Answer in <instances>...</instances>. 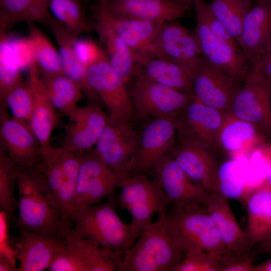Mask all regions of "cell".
<instances>
[{"mask_svg": "<svg viewBox=\"0 0 271 271\" xmlns=\"http://www.w3.org/2000/svg\"><path fill=\"white\" fill-rule=\"evenodd\" d=\"M219 251H207L194 247L185 251L182 260L172 271H219L221 255Z\"/></svg>", "mask_w": 271, "mask_h": 271, "instance_id": "obj_41", "label": "cell"}, {"mask_svg": "<svg viewBox=\"0 0 271 271\" xmlns=\"http://www.w3.org/2000/svg\"><path fill=\"white\" fill-rule=\"evenodd\" d=\"M254 255L251 251L243 254L227 252L221 255L219 271H252Z\"/></svg>", "mask_w": 271, "mask_h": 271, "instance_id": "obj_46", "label": "cell"}, {"mask_svg": "<svg viewBox=\"0 0 271 271\" xmlns=\"http://www.w3.org/2000/svg\"><path fill=\"white\" fill-rule=\"evenodd\" d=\"M51 15L67 31L75 37L93 30L88 22L81 0H50Z\"/></svg>", "mask_w": 271, "mask_h": 271, "instance_id": "obj_34", "label": "cell"}, {"mask_svg": "<svg viewBox=\"0 0 271 271\" xmlns=\"http://www.w3.org/2000/svg\"><path fill=\"white\" fill-rule=\"evenodd\" d=\"M45 25L50 30L57 43L63 73L79 86L88 104L99 105L101 102L87 81V68L79 60L76 51L75 41L78 37L72 35L51 14Z\"/></svg>", "mask_w": 271, "mask_h": 271, "instance_id": "obj_23", "label": "cell"}, {"mask_svg": "<svg viewBox=\"0 0 271 271\" xmlns=\"http://www.w3.org/2000/svg\"><path fill=\"white\" fill-rule=\"evenodd\" d=\"M268 51L271 52V34L270 35V37L268 41L267 48H266V51L265 52H268Z\"/></svg>", "mask_w": 271, "mask_h": 271, "instance_id": "obj_54", "label": "cell"}, {"mask_svg": "<svg viewBox=\"0 0 271 271\" xmlns=\"http://www.w3.org/2000/svg\"><path fill=\"white\" fill-rule=\"evenodd\" d=\"M95 10L93 30L97 33L100 46L106 52L110 65L127 84L137 74L135 55L114 30L98 1Z\"/></svg>", "mask_w": 271, "mask_h": 271, "instance_id": "obj_19", "label": "cell"}, {"mask_svg": "<svg viewBox=\"0 0 271 271\" xmlns=\"http://www.w3.org/2000/svg\"><path fill=\"white\" fill-rule=\"evenodd\" d=\"M40 75L49 98L57 111L68 116L77 107L78 102L83 96V93L80 88L63 73H40Z\"/></svg>", "mask_w": 271, "mask_h": 271, "instance_id": "obj_32", "label": "cell"}, {"mask_svg": "<svg viewBox=\"0 0 271 271\" xmlns=\"http://www.w3.org/2000/svg\"><path fill=\"white\" fill-rule=\"evenodd\" d=\"M113 16L165 23L185 16L188 8L170 0H107Z\"/></svg>", "mask_w": 271, "mask_h": 271, "instance_id": "obj_21", "label": "cell"}, {"mask_svg": "<svg viewBox=\"0 0 271 271\" xmlns=\"http://www.w3.org/2000/svg\"><path fill=\"white\" fill-rule=\"evenodd\" d=\"M0 271H18L11 258L3 252L0 255Z\"/></svg>", "mask_w": 271, "mask_h": 271, "instance_id": "obj_49", "label": "cell"}, {"mask_svg": "<svg viewBox=\"0 0 271 271\" xmlns=\"http://www.w3.org/2000/svg\"><path fill=\"white\" fill-rule=\"evenodd\" d=\"M27 83L33 99V110L29 125L41 145L50 143L53 130L60 124L57 111L48 96L35 61L29 68Z\"/></svg>", "mask_w": 271, "mask_h": 271, "instance_id": "obj_24", "label": "cell"}, {"mask_svg": "<svg viewBox=\"0 0 271 271\" xmlns=\"http://www.w3.org/2000/svg\"><path fill=\"white\" fill-rule=\"evenodd\" d=\"M176 143V119L153 117L139 134L138 151L130 175L149 172L159 160L171 154Z\"/></svg>", "mask_w": 271, "mask_h": 271, "instance_id": "obj_14", "label": "cell"}, {"mask_svg": "<svg viewBox=\"0 0 271 271\" xmlns=\"http://www.w3.org/2000/svg\"><path fill=\"white\" fill-rule=\"evenodd\" d=\"M129 94L133 106V118L136 119L162 117L176 119L192 97V94L139 76L136 77Z\"/></svg>", "mask_w": 271, "mask_h": 271, "instance_id": "obj_6", "label": "cell"}, {"mask_svg": "<svg viewBox=\"0 0 271 271\" xmlns=\"http://www.w3.org/2000/svg\"><path fill=\"white\" fill-rule=\"evenodd\" d=\"M127 176L111 171L97 156L94 149L86 151L80 167L74 211L100 203L119 188Z\"/></svg>", "mask_w": 271, "mask_h": 271, "instance_id": "obj_10", "label": "cell"}, {"mask_svg": "<svg viewBox=\"0 0 271 271\" xmlns=\"http://www.w3.org/2000/svg\"><path fill=\"white\" fill-rule=\"evenodd\" d=\"M188 31L176 21L164 23L150 57L166 58L180 66L182 42Z\"/></svg>", "mask_w": 271, "mask_h": 271, "instance_id": "obj_37", "label": "cell"}, {"mask_svg": "<svg viewBox=\"0 0 271 271\" xmlns=\"http://www.w3.org/2000/svg\"><path fill=\"white\" fill-rule=\"evenodd\" d=\"M19 205L15 225L49 237L66 238L71 232L51 202L47 180L32 179L18 187Z\"/></svg>", "mask_w": 271, "mask_h": 271, "instance_id": "obj_3", "label": "cell"}, {"mask_svg": "<svg viewBox=\"0 0 271 271\" xmlns=\"http://www.w3.org/2000/svg\"><path fill=\"white\" fill-rule=\"evenodd\" d=\"M149 172L162 190L170 206H207L208 192L193 181L170 154L159 160Z\"/></svg>", "mask_w": 271, "mask_h": 271, "instance_id": "obj_11", "label": "cell"}, {"mask_svg": "<svg viewBox=\"0 0 271 271\" xmlns=\"http://www.w3.org/2000/svg\"><path fill=\"white\" fill-rule=\"evenodd\" d=\"M225 114L200 102L192 95L176 119V139L198 141L214 148Z\"/></svg>", "mask_w": 271, "mask_h": 271, "instance_id": "obj_18", "label": "cell"}, {"mask_svg": "<svg viewBox=\"0 0 271 271\" xmlns=\"http://www.w3.org/2000/svg\"><path fill=\"white\" fill-rule=\"evenodd\" d=\"M247 179L246 169L240 161L232 159L224 161L218 170V192L228 199L243 200L250 192Z\"/></svg>", "mask_w": 271, "mask_h": 271, "instance_id": "obj_36", "label": "cell"}, {"mask_svg": "<svg viewBox=\"0 0 271 271\" xmlns=\"http://www.w3.org/2000/svg\"><path fill=\"white\" fill-rule=\"evenodd\" d=\"M170 155L193 181L208 192H218L220 163L213 147L196 140L176 139V145Z\"/></svg>", "mask_w": 271, "mask_h": 271, "instance_id": "obj_12", "label": "cell"}, {"mask_svg": "<svg viewBox=\"0 0 271 271\" xmlns=\"http://www.w3.org/2000/svg\"><path fill=\"white\" fill-rule=\"evenodd\" d=\"M117 208L116 194L113 192L102 203L75 210L72 215L73 226L70 233L95 240L104 247L123 254L142 232L130 223L121 219L117 213Z\"/></svg>", "mask_w": 271, "mask_h": 271, "instance_id": "obj_2", "label": "cell"}, {"mask_svg": "<svg viewBox=\"0 0 271 271\" xmlns=\"http://www.w3.org/2000/svg\"><path fill=\"white\" fill-rule=\"evenodd\" d=\"M0 101V150L18 167L37 166L41 160V144L27 122L10 116Z\"/></svg>", "mask_w": 271, "mask_h": 271, "instance_id": "obj_13", "label": "cell"}, {"mask_svg": "<svg viewBox=\"0 0 271 271\" xmlns=\"http://www.w3.org/2000/svg\"><path fill=\"white\" fill-rule=\"evenodd\" d=\"M87 79L107 108L111 120L126 122L133 118V106L126 84L110 65L108 56L87 68Z\"/></svg>", "mask_w": 271, "mask_h": 271, "instance_id": "obj_7", "label": "cell"}, {"mask_svg": "<svg viewBox=\"0 0 271 271\" xmlns=\"http://www.w3.org/2000/svg\"><path fill=\"white\" fill-rule=\"evenodd\" d=\"M203 60V57L194 33L188 31L182 42L180 66L192 78Z\"/></svg>", "mask_w": 271, "mask_h": 271, "instance_id": "obj_44", "label": "cell"}, {"mask_svg": "<svg viewBox=\"0 0 271 271\" xmlns=\"http://www.w3.org/2000/svg\"><path fill=\"white\" fill-rule=\"evenodd\" d=\"M75 49L79 60L86 68L107 56L103 48L89 38L78 37Z\"/></svg>", "mask_w": 271, "mask_h": 271, "instance_id": "obj_45", "label": "cell"}, {"mask_svg": "<svg viewBox=\"0 0 271 271\" xmlns=\"http://www.w3.org/2000/svg\"></svg>", "mask_w": 271, "mask_h": 271, "instance_id": "obj_55", "label": "cell"}, {"mask_svg": "<svg viewBox=\"0 0 271 271\" xmlns=\"http://www.w3.org/2000/svg\"><path fill=\"white\" fill-rule=\"evenodd\" d=\"M192 95L204 104L223 112L230 111L240 82L203 58L192 78Z\"/></svg>", "mask_w": 271, "mask_h": 271, "instance_id": "obj_15", "label": "cell"}, {"mask_svg": "<svg viewBox=\"0 0 271 271\" xmlns=\"http://www.w3.org/2000/svg\"><path fill=\"white\" fill-rule=\"evenodd\" d=\"M243 200L247 215L245 232L253 248L271 234V186L265 181Z\"/></svg>", "mask_w": 271, "mask_h": 271, "instance_id": "obj_27", "label": "cell"}, {"mask_svg": "<svg viewBox=\"0 0 271 271\" xmlns=\"http://www.w3.org/2000/svg\"><path fill=\"white\" fill-rule=\"evenodd\" d=\"M9 108L12 116L29 123L33 110V99L27 82L24 81L9 91L0 99Z\"/></svg>", "mask_w": 271, "mask_h": 271, "instance_id": "obj_42", "label": "cell"}, {"mask_svg": "<svg viewBox=\"0 0 271 271\" xmlns=\"http://www.w3.org/2000/svg\"><path fill=\"white\" fill-rule=\"evenodd\" d=\"M27 24L28 38L32 45L35 61L40 73L46 74L63 73L59 51L35 23L29 22Z\"/></svg>", "mask_w": 271, "mask_h": 271, "instance_id": "obj_33", "label": "cell"}, {"mask_svg": "<svg viewBox=\"0 0 271 271\" xmlns=\"http://www.w3.org/2000/svg\"><path fill=\"white\" fill-rule=\"evenodd\" d=\"M168 213L176 238L185 251L194 247L222 253L229 251L207 211V206L171 207Z\"/></svg>", "mask_w": 271, "mask_h": 271, "instance_id": "obj_4", "label": "cell"}, {"mask_svg": "<svg viewBox=\"0 0 271 271\" xmlns=\"http://www.w3.org/2000/svg\"><path fill=\"white\" fill-rule=\"evenodd\" d=\"M129 122H114L109 118L94 149L97 156L113 172L130 175L139 145V133Z\"/></svg>", "mask_w": 271, "mask_h": 271, "instance_id": "obj_9", "label": "cell"}, {"mask_svg": "<svg viewBox=\"0 0 271 271\" xmlns=\"http://www.w3.org/2000/svg\"><path fill=\"white\" fill-rule=\"evenodd\" d=\"M261 133L252 124L239 119L230 112L225 114L217 134L214 149L233 156L252 144L261 140Z\"/></svg>", "mask_w": 271, "mask_h": 271, "instance_id": "obj_29", "label": "cell"}, {"mask_svg": "<svg viewBox=\"0 0 271 271\" xmlns=\"http://www.w3.org/2000/svg\"><path fill=\"white\" fill-rule=\"evenodd\" d=\"M207 210L229 252L243 254L252 251V247L239 226L227 197L218 192H209Z\"/></svg>", "mask_w": 271, "mask_h": 271, "instance_id": "obj_22", "label": "cell"}, {"mask_svg": "<svg viewBox=\"0 0 271 271\" xmlns=\"http://www.w3.org/2000/svg\"><path fill=\"white\" fill-rule=\"evenodd\" d=\"M184 254L175 236L168 209L165 210L122 254L119 271H172Z\"/></svg>", "mask_w": 271, "mask_h": 271, "instance_id": "obj_1", "label": "cell"}, {"mask_svg": "<svg viewBox=\"0 0 271 271\" xmlns=\"http://www.w3.org/2000/svg\"><path fill=\"white\" fill-rule=\"evenodd\" d=\"M64 126L65 134L60 147L82 156L96 145L109 116L98 105L88 104L77 107L67 116Z\"/></svg>", "mask_w": 271, "mask_h": 271, "instance_id": "obj_16", "label": "cell"}, {"mask_svg": "<svg viewBox=\"0 0 271 271\" xmlns=\"http://www.w3.org/2000/svg\"><path fill=\"white\" fill-rule=\"evenodd\" d=\"M192 5L194 7L196 16L200 17L203 20L214 36L233 48L241 50L237 41L214 15L209 4L203 0H193Z\"/></svg>", "mask_w": 271, "mask_h": 271, "instance_id": "obj_43", "label": "cell"}, {"mask_svg": "<svg viewBox=\"0 0 271 271\" xmlns=\"http://www.w3.org/2000/svg\"><path fill=\"white\" fill-rule=\"evenodd\" d=\"M112 27L136 58L150 57L164 23L117 17L108 11L107 0H98Z\"/></svg>", "mask_w": 271, "mask_h": 271, "instance_id": "obj_26", "label": "cell"}, {"mask_svg": "<svg viewBox=\"0 0 271 271\" xmlns=\"http://www.w3.org/2000/svg\"><path fill=\"white\" fill-rule=\"evenodd\" d=\"M251 71L260 74L271 82V52L263 54L252 65Z\"/></svg>", "mask_w": 271, "mask_h": 271, "instance_id": "obj_48", "label": "cell"}, {"mask_svg": "<svg viewBox=\"0 0 271 271\" xmlns=\"http://www.w3.org/2000/svg\"><path fill=\"white\" fill-rule=\"evenodd\" d=\"M255 252L256 253H271V234L256 244Z\"/></svg>", "mask_w": 271, "mask_h": 271, "instance_id": "obj_50", "label": "cell"}, {"mask_svg": "<svg viewBox=\"0 0 271 271\" xmlns=\"http://www.w3.org/2000/svg\"><path fill=\"white\" fill-rule=\"evenodd\" d=\"M265 182L271 186V162H270L266 176Z\"/></svg>", "mask_w": 271, "mask_h": 271, "instance_id": "obj_53", "label": "cell"}, {"mask_svg": "<svg viewBox=\"0 0 271 271\" xmlns=\"http://www.w3.org/2000/svg\"><path fill=\"white\" fill-rule=\"evenodd\" d=\"M20 238L18 245V271L48 269L65 242V237H49L26 229L18 228Z\"/></svg>", "mask_w": 271, "mask_h": 271, "instance_id": "obj_25", "label": "cell"}, {"mask_svg": "<svg viewBox=\"0 0 271 271\" xmlns=\"http://www.w3.org/2000/svg\"><path fill=\"white\" fill-rule=\"evenodd\" d=\"M37 166L46 177L50 189L52 203L57 209V194L63 180L59 148H55L50 143L41 145V160Z\"/></svg>", "mask_w": 271, "mask_h": 271, "instance_id": "obj_40", "label": "cell"}, {"mask_svg": "<svg viewBox=\"0 0 271 271\" xmlns=\"http://www.w3.org/2000/svg\"><path fill=\"white\" fill-rule=\"evenodd\" d=\"M196 19L193 33L203 57L238 82H243L249 72V62L243 51L214 36L200 17L196 16Z\"/></svg>", "mask_w": 271, "mask_h": 271, "instance_id": "obj_17", "label": "cell"}, {"mask_svg": "<svg viewBox=\"0 0 271 271\" xmlns=\"http://www.w3.org/2000/svg\"><path fill=\"white\" fill-rule=\"evenodd\" d=\"M18 171L16 163L0 150V209L9 224L13 222L19 205L15 195Z\"/></svg>", "mask_w": 271, "mask_h": 271, "instance_id": "obj_35", "label": "cell"}, {"mask_svg": "<svg viewBox=\"0 0 271 271\" xmlns=\"http://www.w3.org/2000/svg\"><path fill=\"white\" fill-rule=\"evenodd\" d=\"M252 271H271V257L257 264H254Z\"/></svg>", "mask_w": 271, "mask_h": 271, "instance_id": "obj_51", "label": "cell"}, {"mask_svg": "<svg viewBox=\"0 0 271 271\" xmlns=\"http://www.w3.org/2000/svg\"><path fill=\"white\" fill-rule=\"evenodd\" d=\"M59 149L63 180L57 194L56 207L63 223L72 230L73 226L72 215L83 155L70 152L61 147Z\"/></svg>", "mask_w": 271, "mask_h": 271, "instance_id": "obj_30", "label": "cell"}, {"mask_svg": "<svg viewBox=\"0 0 271 271\" xmlns=\"http://www.w3.org/2000/svg\"><path fill=\"white\" fill-rule=\"evenodd\" d=\"M214 15L239 44L243 22L250 9V0H211L209 4Z\"/></svg>", "mask_w": 271, "mask_h": 271, "instance_id": "obj_38", "label": "cell"}, {"mask_svg": "<svg viewBox=\"0 0 271 271\" xmlns=\"http://www.w3.org/2000/svg\"><path fill=\"white\" fill-rule=\"evenodd\" d=\"M137 74L150 81L192 94V80L178 64L166 58L141 57L136 58Z\"/></svg>", "mask_w": 271, "mask_h": 271, "instance_id": "obj_28", "label": "cell"}, {"mask_svg": "<svg viewBox=\"0 0 271 271\" xmlns=\"http://www.w3.org/2000/svg\"><path fill=\"white\" fill-rule=\"evenodd\" d=\"M176 3L182 5L186 7L189 8L192 5L193 0H170Z\"/></svg>", "mask_w": 271, "mask_h": 271, "instance_id": "obj_52", "label": "cell"}, {"mask_svg": "<svg viewBox=\"0 0 271 271\" xmlns=\"http://www.w3.org/2000/svg\"><path fill=\"white\" fill-rule=\"evenodd\" d=\"M13 53L20 69L30 68L35 62L32 45L27 38L9 37Z\"/></svg>", "mask_w": 271, "mask_h": 271, "instance_id": "obj_47", "label": "cell"}, {"mask_svg": "<svg viewBox=\"0 0 271 271\" xmlns=\"http://www.w3.org/2000/svg\"><path fill=\"white\" fill-rule=\"evenodd\" d=\"M229 112L252 124L271 140V82L260 74L249 71Z\"/></svg>", "mask_w": 271, "mask_h": 271, "instance_id": "obj_8", "label": "cell"}, {"mask_svg": "<svg viewBox=\"0 0 271 271\" xmlns=\"http://www.w3.org/2000/svg\"><path fill=\"white\" fill-rule=\"evenodd\" d=\"M116 194L118 207L126 210L131 225L142 232L153 222L156 213L170 206L158 183L145 174L129 175L122 181Z\"/></svg>", "mask_w": 271, "mask_h": 271, "instance_id": "obj_5", "label": "cell"}, {"mask_svg": "<svg viewBox=\"0 0 271 271\" xmlns=\"http://www.w3.org/2000/svg\"><path fill=\"white\" fill-rule=\"evenodd\" d=\"M50 0H0V31L7 32L16 24L39 22L45 25Z\"/></svg>", "mask_w": 271, "mask_h": 271, "instance_id": "obj_31", "label": "cell"}, {"mask_svg": "<svg viewBox=\"0 0 271 271\" xmlns=\"http://www.w3.org/2000/svg\"><path fill=\"white\" fill-rule=\"evenodd\" d=\"M271 34V0H257L244 19L239 45L251 65L266 51Z\"/></svg>", "mask_w": 271, "mask_h": 271, "instance_id": "obj_20", "label": "cell"}, {"mask_svg": "<svg viewBox=\"0 0 271 271\" xmlns=\"http://www.w3.org/2000/svg\"><path fill=\"white\" fill-rule=\"evenodd\" d=\"M7 32L0 31V99L24 81Z\"/></svg>", "mask_w": 271, "mask_h": 271, "instance_id": "obj_39", "label": "cell"}]
</instances>
